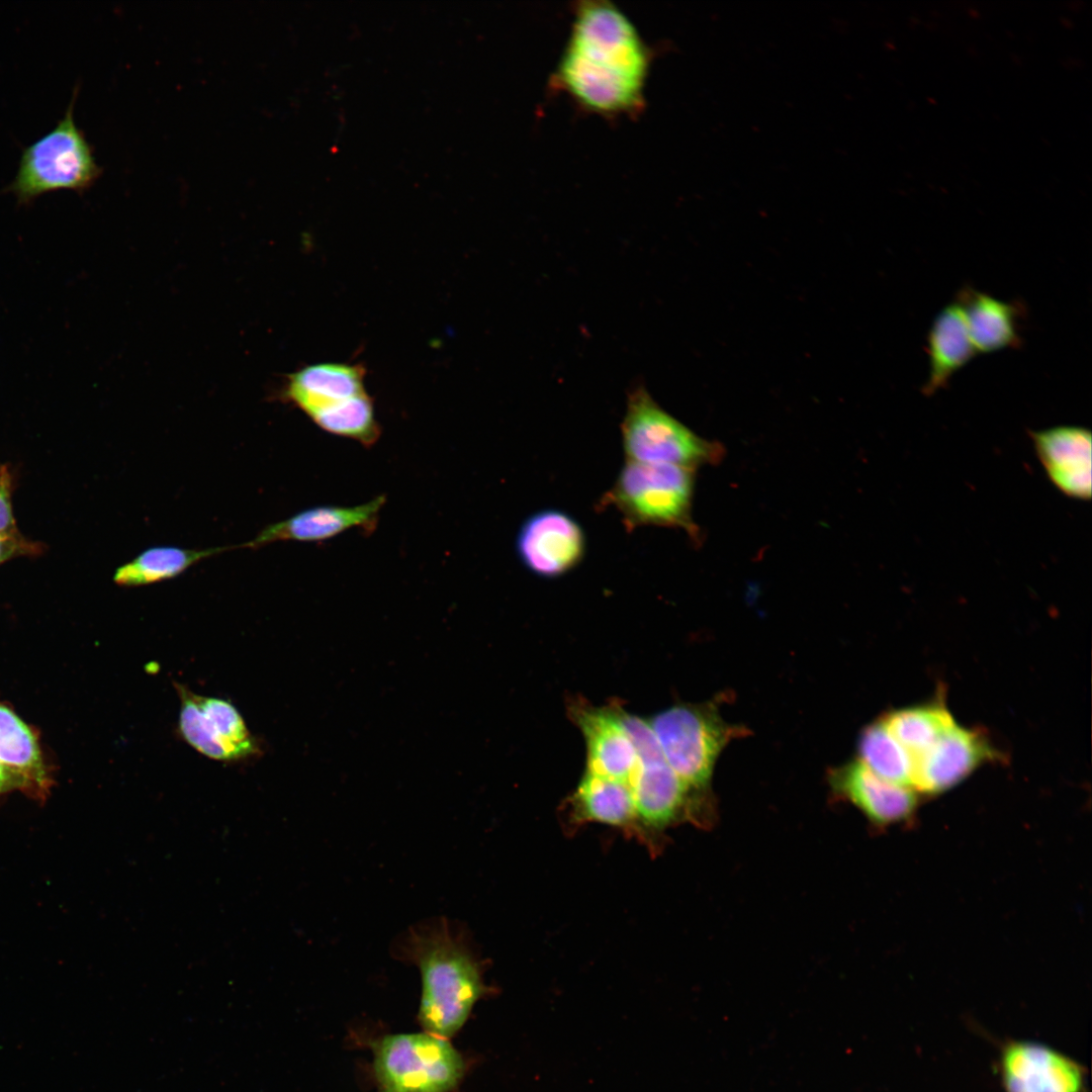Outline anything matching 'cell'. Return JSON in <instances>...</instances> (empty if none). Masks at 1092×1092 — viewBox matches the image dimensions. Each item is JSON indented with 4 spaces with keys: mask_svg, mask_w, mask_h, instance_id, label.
<instances>
[{
    "mask_svg": "<svg viewBox=\"0 0 1092 1092\" xmlns=\"http://www.w3.org/2000/svg\"><path fill=\"white\" fill-rule=\"evenodd\" d=\"M649 64L644 41L620 8L608 1H585L575 9L556 75L584 108L626 113L642 103Z\"/></svg>",
    "mask_w": 1092,
    "mask_h": 1092,
    "instance_id": "obj_1",
    "label": "cell"
},
{
    "mask_svg": "<svg viewBox=\"0 0 1092 1092\" xmlns=\"http://www.w3.org/2000/svg\"><path fill=\"white\" fill-rule=\"evenodd\" d=\"M404 954L421 974V1026L449 1039L485 992L477 961L446 922L412 930L404 940Z\"/></svg>",
    "mask_w": 1092,
    "mask_h": 1092,
    "instance_id": "obj_2",
    "label": "cell"
},
{
    "mask_svg": "<svg viewBox=\"0 0 1092 1092\" xmlns=\"http://www.w3.org/2000/svg\"><path fill=\"white\" fill-rule=\"evenodd\" d=\"M78 88L56 126L22 151L13 181L6 187L17 202L26 205L48 192L73 190L83 193L102 173L93 148L74 119Z\"/></svg>",
    "mask_w": 1092,
    "mask_h": 1092,
    "instance_id": "obj_3",
    "label": "cell"
},
{
    "mask_svg": "<svg viewBox=\"0 0 1092 1092\" xmlns=\"http://www.w3.org/2000/svg\"><path fill=\"white\" fill-rule=\"evenodd\" d=\"M649 723L676 776L694 794L711 801L715 763L725 746L743 736L745 729L727 723L711 703L675 705Z\"/></svg>",
    "mask_w": 1092,
    "mask_h": 1092,
    "instance_id": "obj_4",
    "label": "cell"
},
{
    "mask_svg": "<svg viewBox=\"0 0 1092 1092\" xmlns=\"http://www.w3.org/2000/svg\"><path fill=\"white\" fill-rule=\"evenodd\" d=\"M693 468L626 461L599 508H614L632 531L643 526L690 527Z\"/></svg>",
    "mask_w": 1092,
    "mask_h": 1092,
    "instance_id": "obj_5",
    "label": "cell"
},
{
    "mask_svg": "<svg viewBox=\"0 0 1092 1092\" xmlns=\"http://www.w3.org/2000/svg\"><path fill=\"white\" fill-rule=\"evenodd\" d=\"M372 1052L377 1092H452L465 1073L449 1039L427 1031L385 1035Z\"/></svg>",
    "mask_w": 1092,
    "mask_h": 1092,
    "instance_id": "obj_6",
    "label": "cell"
},
{
    "mask_svg": "<svg viewBox=\"0 0 1092 1092\" xmlns=\"http://www.w3.org/2000/svg\"><path fill=\"white\" fill-rule=\"evenodd\" d=\"M638 765L630 787L638 826L662 830L685 819L710 818L711 801L694 794L666 761L652 728L645 723L629 731Z\"/></svg>",
    "mask_w": 1092,
    "mask_h": 1092,
    "instance_id": "obj_7",
    "label": "cell"
},
{
    "mask_svg": "<svg viewBox=\"0 0 1092 1092\" xmlns=\"http://www.w3.org/2000/svg\"><path fill=\"white\" fill-rule=\"evenodd\" d=\"M621 434L626 461L693 468L712 454L711 445L662 410L642 385L628 394Z\"/></svg>",
    "mask_w": 1092,
    "mask_h": 1092,
    "instance_id": "obj_8",
    "label": "cell"
},
{
    "mask_svg": "<svg viewBox=\"0 0 1092 1092\" xmlns=\"http://www.w3.org/2000/svg\"><path fill=\"white\" fill-rule=\"evenodd\" d=\"M176 690L180 698L179 733L197 752L224 762L260 754L258 740L232 703L197 695L180 684Z\"/></svg>",
    "mask_w": 1092,
    "mask_h": 1092,
    "instance_id": "obj_9",
    "label": "cell"
},
{
    "mask_svg": "<svg viewBox=\"0 0 1092 1092\" xmlns=\"http://www.w3.org/2000/svg\"><path fill=\"white\" fill-rule=\"evenodd\" d=\"M996 1068L1003 1092H1087L1086 1068L1035 1040H1004Z\"/></svg>",
    "mask_w": 1092,
    "mask_h": 1092,
    "instance_id": "obj_10",
    "label": "cell"
},
{
    "mask_svg": "<svg viewBox=\"0 0 1092 1092\" xmlns=\"http://www.w3.org/2000/svg\"><path fill=\"white\" fill-rule=\"evenodd\" d=\"M516 550L523 565L545 578L564 575L582 561L586 550L578 522L559 510H542L521 525Z\"/></svg>",
    "mask_w": 1092,
    "mask_h": 1092,
    "instance_id": "obj_11",
    "label": "cell"
},
{
    "mask_svg": "<svg viewBox=\"0 0 1092 1092\" xmlns=\"http://www.w3.org/2000/svg\"><path fill=\"white\" fill-rule=\"evenodd\" d=\"M999 756L980 730L956 723L924 752L911 758V787L927 795L942 793Z\"/></svg>",
    "mask_w": 1092,
    "mask_h": 1092,
    "instance_id": "obj_12",
    "label": "cell"
},
{
    "mask_svg": "<svg viewBox=\"0 0 1092 1092\" xmlns=\"http://www.w3.org/2000/svg\"><path fill=\"white\" fill-rule=\"evenodd\" d=\"M385 503V495H377L354 507L321 506L306 509L268 525L241 547L256 549L280 541L323 542L352 529L371 532Z\"/></svg>",
    "mask_w": 1092,
    "mask_h": 1092,
    "instance_id": "obj_13",
    "label": "cell"
},
{
    "mask_svg": "<svg viewBox=\"0 0 1092 1092\" xmlns=\"http://www.w3.org/2000/svg\"><path fill=\"white\" fill-rule=\"evenodd\" d=\"M570 713L585 740L586 771L630 785L638 758L614 704L595 707L582 701L574 702Z\"/></svg>",
    "mask_w": 1092,
    "mask_h": 1092,
    "instance_id": "obj_14",
    "label": "cell"
},
{
    "mask_svg": "<svg viewBox=\"0 0 1092 1092\" xmlns=\"http://www.w3.org/2000/svg\"><path fill=\"white\" fill-rule=\"evenodd\" d=\"M828 781L835 795L878 826L905 821L917 807L915 790L880 778L858 759L831 769Z\"/></svg>",
    "mask_w": 1092,
    "mask_h": 1092,
    "instance_id": "obj_15",
    "label": "cell"
},
{
    "mask_svg": "<svg viewBox=\"0 0 1092 1092\" xmlns=\"http://www.w3.org/2000/svg\"><path fill=\"white\" fill-rule=\"evenodd\" d=\"M1036 455L1052 482L1065 494L1091 496V433L1075 426L1030 432Z\"/></svg>",
    "mask_w": 1092,
    "mask_h": 1092,
    "instance_id": "obj_16",
    "label": "cell"
},
{
    "mask_svg": "<svg viewBox=\"0 0 1092 1092\" xmlns=\"http://www.w3.org/2000/svg\"><path fill=\"white\" fill-rule=\"evenodd\" d=\"M0 765L18 792L39 803L48 800L54 779L38 735L3 702H0Z\"/></svg>",
    "mask_w": 1092,
    "mask_h": 1092,
    "instance_id": "obj_17",
    "label": "cell"
},
{
    "mask_svg": "<svg viewBox=\"0 0 1092 1092\" xmlns=\"http://www.w3.org/2000/svg\"><path fill=\"white\" fill-rule=\"evenodd\" d=\"M366 370L361 364L324 362L287 375L280 396L305 415L310 411L360 395Z\"/></svg>",
    "mask_w": 1092,
    "mask_h": 1092,
    "instance_id": "obj_18",
    "label": "cell"
},
{
    "mask_svg": "<svg viewBox=\"0 0 1092 1092\" xmlns=\"http://www.w3.org/2000/svg\"><path fill=\"white\" fill-rule=\"evenodd\" d=\"M960 303L971 341L977 353H993L1020 345L1018 318L1020 306L966 287L960 291Z\"/></svg>",
    "mask_w": 1092,
    "mask_h": 1092,
    "instance_id": "obj_19",
    "label": "cell"
},
{
    "mask_svg": "<svg viewBox=\"0 0 1092 1092\" xmlns=\"http://www.w3.org/2000/svg\"><path fill=\"white\" fill-rule=\"evenodd\" d=\"M926 350L929 360L928 377L923 385L926 394L944 388L954 373L977 354L957 300L944 306L932 322Z\"/></svg>",
    "mask_w": 1092,
    "mask_h": 1092,
    "instance_id": "obj_20",
    "label": "cell"
},
{
    "mask_svg": "<svg viewBox=\"0 0 1092 1092\" xmlns=\"http://www.w3.org/2000/svg\"><path fill=\"white\" fill-rule=\"evenodd\" d=\"M571 804L573 815L579 821L618 827L638 826L632 790L627 783L585 770L571 797Z\"/></svg>",
    "mask_w": 1092,
    "mask_h": 1092,
    "instance_id": "obj_21",
    "label": "cell"
},
{
    "mask_svg": "<svg viewBox=\"0 0 1092 1092\" xmlns=\"http://www.w3.org/2000/svg\"><path fill=\"white\" fill-rule=\"evenodd\" d=\"M229 547L188 549L178 546H154L142 551L114 572L113 581L121 586H142L172 579L192 565Z\"/></svg>",
    "mask_w": 1092,
    "mask_h": 1092,
    "instance_id": "obj_22",
    "label": "cell"
},
{
    "mask_svg": "<svg viewBox=\"0 0 1092 1092\" xmlns=\"http://www.w3.org/2000/svg\"><path fill=\"white\" fill-rule=\"evenodd\" d=\"M882 721L910 759L924 752L957 723L945 705L938 702L891 712Z\"/></svg>",
    "mask_w": 1092,
    "mask_h": 1092,
    "instance_id": "obj_23",
    "label": "cell"
},
{
    "mask_svg": "<svg viewBox=\"0 0 1092 1092\" xmlns=\"http://www.w3.org/2000/svg\"><path fill=\"white\" fill-rule=\"evenodd\" d=\"M306 416L322 430L363 446L373 445L380 437L374 404L367 392L315 408Z\"/></svg>",
    "mask_w": 1092,
    "mask_h": 1092,
    "instance_id": "obj_24",
    "label": "cell"
},
{
    "mask_svg": "<svg viewBox=\"0 0 1092 1092\" xmlns=\"http://www.w3.org/2000/svg\"><path fill=\"white\" fill-rule=\"evenodd\" d=\"M858 754V760L880 778L912 788L910 756L882 720L862 731Z\"/></svg>",
    "mask_w": 1092,
    "mask_h": 1092,
    "instance_id": "obj_25",
    "label": "cell"
},
{
    "mask_svg": "<svg viewBox=\"0 0 1092 1092\" xmlns=\"http://www.w3.org/2000/svg\"><path fill=\"white\" fill-rule=\"evenodd\" d=\"M7 464L0 465V536H15L17 530L12 509L14 478Z\"/></svg>",
    "mask_w": 1092,
    "mask_h": 1092,
    "instance_id": "obj_26",
    "label": "cell"
},
{
    "mask_svg": "<svg viewBox=\"0 0 1092 1092\" xmlns=\"http://www.w3.org/2000/svg\"><path fill=\"white\" fill-rule=\"evenodd\" d=\"M44 551L41 543L28 540L21 534L0 536V565L21 556H37Z\"/></svg>",
    "mask_w": 1092,
    "mask_h": 1092,
    "instance_id": "obj_27",
    "label": "cell"
},
{
    "mask_svg": "<svg viewBox=\"0 0 1092 1092\" xmlns=\"http://www.w3.org/2000/svg\"><path fill=\"white\" fill-rule=\"evenodd\" d=\"M16 790V786L10 776L0 765V799Z\"/></svg>",
    "mask_w": 1092,
    "mask_h": 1092,
    "instance_id": "obj_28",
    "label": "cell"
}]
</instances>
